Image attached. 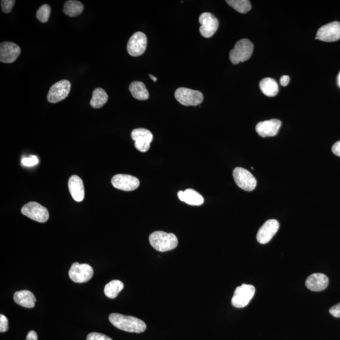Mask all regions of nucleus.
<instances>
[{
  "instance_id": "nucleus-9",
  "label": "nucleus",
  "mask_w": 340,
  "mask_h": 340,
  "mask_svg": "<svg viewBox=\"0 0 340 340\" xmlns=\"http://www.w3.org/2000/svg\"><path fill=\"white\" fill-rule=\"evenodd\" d=\"M71 90V83L66 79L57 82L51 86L48 94V100L52 103L59 102L66 98Z\"/></svg>"
},
{
  "instance_id": "nucleus-24",
  "label": "nucleus",
  "mask_w": 340,
  "mask_h": 340,
  "mask_svg": "<svg viewBox=\"0 0 340 340\" xmlns=\"http://www.w3.org/2000/svg\"><path fill=\"white\" fill-rule=\"evenodd\" d=\"M108 99L107 93L103 89L96 88L93 91L92 97L90 100V105L94 108H100L106 103Z\"/></svg>"
},
{
  "instance_id": "nucleus-32",
  "label": "nucleus",
  "mask_w": 340,
  "mask_h": 340,
  "mask_svg": "<svg viewBox=\"0 0 340 340\" xmlns=\"http://www.w3.org/2000/svg\"><path fill=\"white\" fill-rule=\"evenodd\" d=\"M9 321L4 314L0 315V332H5L8 331Z\"/></svg>"
},
{
  "instance_id": "nucleus-22",
  "label": "nucleus",
  "mask_w": 340,
  "mask_h": 340,
  "mask_svg": "<svg viewBox=\"0 0 340 340\" xmlns=\"http://www.w3.org/2000/svg\"><path fill=\"white\" fill-rule=\"evenodd\" d=\"M130 90L133 97L139 100H148L150 96L145 84L141 81H134L131 83Z\"/></svg>"
},
{
  "instance_id": "nucleus-28",
  "label": "nucleus",
  "mask_w": 340,
  "mask_h": 340,
  "mask_svg": "<svg viewBox=\"0 0 340 340\" xmlns=\"http://www.w3.org/2000/svg\"><path fill=\"white\" fill-rule=\"evenodd\" d=\"M51 12V7L49 5H43L40 7L37 12V19L42 23H46L48 22L50 17Z\"/></svg>"
},
{
  "instance_id": "nucleus-5",
  "label": "nucleus",
  "mask_w": 340,
  "mask_h": 340,
  "mask_svg": "<svg viewBox=\"0 0 340 340\" xmlns=\"http://www.w3.org/2000/svg\"><path fill=\"white\" fill-rule=\"evenodd\" d=\"M175 98L180 103L185 106H197L203 100L202 93L199 91L191 90L187 88H179L175 93Z\"/></svg>"
},
{
  "instance_id": "nucleus-31",
  "label": "nucleus",
  "mask_w": 340,
  "mask_h": 340,
  "mask_svg": "<svg viewBox=\"0 0 340 340\" xmlns=\"http://www.w3.org/2000/svg\"><path fill=\"white\" fill-rule=\"evenodd\" d=\"M22 163L24 166L31 167V166L36 165L37 164L39 163V159L36 156H31L29 158L22 159Z\"/></svg>"
},
{
  "instance_id": "nucleus-13",
  "label": "nucleus",
  "mask_w": 340,
  "mask_h": 340,
  "mask_svg": "<svg viewBox=\"0 0 340 340\" xmlns=\"http://www.w3.org/2000/svg\"><path fill=\"white\" fill-rule=\"evenodd\" d=\"M316 39L327 42L338 41L340 39L339 22H331L321 27L317 32Z\"/></svg>"
},
{
  "instance_id": "nucleus-4",
  "label": "nucleus",
  "mask_w": 340,
  "mask_h": 340,
  "mask_svg": "<svg viewBox=\"0 0 340 340\" xmlns=\"http://www.w3.org/2000/svg\"><path fill=\"white\" fill-rule=\"evenodd\" d=\"M255 294V288L252 285L243 284L236 289L232 300L233 306L243 308L248 306Z\"/></svg>"
},
{
  "instance_id": "nucleus-16",
  "label": "nucleus",
  "mask_w": 340,
  "mask_h": 340,
  "mask_svg": "<svg viewBox=\"0 0 340 340\" xmlns=\"http://www.w3.org/2000/svg\"><path fill=\"white\" fill-rule=\"evenodd\" d=\"M279 229V222L275 219L267 220L260 228L257 235V239L260 244L265 245L269 243Z\"/></svg>"
},
{
  "instance_id": "nucleus-23",
  "label": "nucleus",
  "mask_w": 340,
  "mask_h": 340,
  "mask_svg": "<svg viewBox=\"0 0 340 340\" xmlns=\"http://www.w3.org/2000/svg\"><path fill=\"white\" fill-rule=\"evenodd\" d=\"M260 88L265 95L273 97L279 92V86L275 79L265 78L260 82Z\"/></svg>"
},
{
  "instance_id": "nucleus-25",
  "label": "nucleus",
  "mask_w": 340,
  "mask_h": 340,
  "mask_svg": "<svg viewBox=\"0 0 340 340\" xmlns=\"http://www.w3.org/2000/svg\"><path fill=\"white\" fill-rule=\"evenodd\" d=\"M84 10L83 5L75 0H69L64 4V13L70 17H74L79 16Z\"/></svg>"
},
{
  "instance_id": "nucleus-15",
  "label": "nucleus",
  "mask_w": 340,
  "mask_h": 340,
  "mask_svg": "<svg viewBox=\"0 0 340 340\" xmlns=\"http://www.w3.org/2000/svg\"><path fill=\"white\" fill-rule=\"evenodd\" d=\"M21 53V48L14 42H4L0 44V61L2 63H13Z\"/></svg>"
},
{
  "instance_id": "nucleus-19",
  "label": "nucleus",
  "mask_w": 340,
  "mask_h": 340,
  "mask_svg": "<svg viewBox=\"0 0 340 340\" xmlns=\"http://www.w3.org/2000/svg\"><path fill=\"white\" fill-rule=\"evenodd\" d=\"M68 188L74 200L80 202L84 200V187L80 177L77 175L72 176L68 181Z\"/></svg>"
},
{
  "instance_id": "nucleus-33",
  "label": "nucleus",
  "mask_w": 340,
  "mask_h": 340,
  "mask_svg": "<svg viewBox=\"0 0 340 340\" xmlns=\"http://www.w3.org/2000/svg\"><path fill=\"white\" fill-rule=\"evenodd\" d=\"M329 313L334 317H338V318H340V303L334 305V306L331 307V308L329 309Z\"/></svg>"
},
{
  "instance_id": "nucleus-27",
  "label": "nucleus",
  "mask_w": 340,
  "mask_h": 340,
  "mask_svg": "<svg viewBox=\"0 0 340 340\" xmlns=\"http://www.w3.org/2000/svg\"><path fill=\"white\" fill-rule=\"evenodd\" d=\"M226 3L241 14H247L252 9L248 0H227Z\"/></svg>"
},
{
  "instance_id": "nucleus-3",
  "label": "nucleus",
  "mask_w": 340,
  "mask_h": 340,
  "mask_svg": "<svg viewBox=\"0 0 340 340\" xmlns=\"http://www.w3.org/2000/svg\"><path fill=\"white\" fill-rule=\"evenodd\" d=\"M254 45L248 39H243L235 44L230 51V59L232 63L237 64L248 60L252 56Z\"/></svg>"
},
{
  "instance_id": "nucleus-30",
  "label": "nucleus",
  "mask_w": 340,
  "mask_h": 340,
  "mask_svg": "<svg viewBox=\"0 0 340 340\" xmlns=\"http://www.w3.org/2000/svg\"><path fill=\"white\" fill-rule=\"evenodd\" d=\"M86 340H113L110 337L105 334L100 333V332H90L86 337Z\"/></svg>"
},
{
  "instance_id": "nucleus-38",
  "label": "nucleus",
  "mask_w": 340,
  "mask_h": 340,
  "mask_svg": "<svg viewBox=\"0 0 340 340\" xmlns=\"http://www.w3.org/2000/svg\"><path fill=\"white\" fill-rule=\"evenodd\" d=\"M149 76H150L151 79H153L154 81L156 82V81H157V78H156L155 76L151 75V74H150V75Z\"/></svg>"
},
{
  "instance_id": "nucleus-2",
  "label": "nucleus",
  "mask_w": 340,
  "mask_h": 340,
  "mask_svg": "<svg viewBox=\"0 0 340 340\" xmlns=\"http://www.w3.org/2000/svg\"><path fill=\"white\" fill-rule=\"evenodd\" d=\"M150 243L153 248L160 252H168L177 248L178 241L173 233L164 232H155L149 238Z\"/></svg>"
},
{
  "instance_id": "nucleus-29",
  "label": "nucleus",
  "mask_w": 340,
  "mask_h": 340,
  "mask_svg": "<svg viewBox=\"0 0 340 340\" xmlns=\"http://www.w3.org/2000/svg\"><path fill=\"white\" fill-rule=\"evenodd\" d=\"M16 1L14 0H2L1 7L2 11L6 14H9L12 11Z\"/></svg>"
},
{
  "instance_id": "nucleus-37",
  "label": "nucleus",
  "mask_w": 340,
  "mask_h": 340,
  "mask_svg": "<svg viewBox=\"0 0 340 340\" xmlns=\"http://www.w3.org/2000/svg\"><path fill=\"white\" fill-rule=\"evenodd\" d=\"M337 84H338V86L340 87V71H339V73L338 74V75H337Z\"/></svg>"
},
{
  "instance_id": "nucleus-34",
  "label": "nucleus",
  "mask_w": 340,
  "mask_h": 340,
  "mask_svg": "<svg viewBox=\"0 0 340 340\" xmlns=\"http://www.w3.org/2000/svg\"><path fill=\"white\" fill-rule=\"evenodd\" d=\"M332 152L335 155L340 156V141H337V142L334 143V145L332 146Z\"/></svg>"
},
{
  "instance_id": "nucleus-1",
  "label": "nucleus",
  "mask_w": 340,
  "mask_h": 340,
  "mask_svg": "<svg viewBox=\"0 0 340 340\" xmlns=\"http://www.w3.org/2000/svg\"><path fill=\"white\" fill-rule=\"evenodd\" d=\"M109 320L117 328L124 331L140 333L146 329L145 322L136 317L112 313L109 316Z\"/></svg>"
},
{
  "instance_id": "nucleus-7",
  "label": "nucleus",
  "mask_w": 340,
  "mask_h": 340,
  "mask_svg": "<svg viewBox=\"0 0 340 340\" xmlns=\"http://www.w3.org/2000/svg\"><path fill=\"white\" fill-rule=\"evenodd\" d=\"M22 214L35 221L44 223L48 221L49 218L48 210L44 206L36 202L27 203L22 207Z\"/></svg>"
},
{
  "instance_id": "nucleus-20",
  "label": "nucleus",
  "mask_w": 340,
  "mask_h": 340,
  "mask_svg": "<svg viewBox=\"0 0 340 340\" xmlns=\"http://www.w3.org/2000/svg\"><path fill=\"white\" fill-rule=\"evenodd\" d=\"M14 299L17 304L26 308H33L36 302L33 293L27 290L15 293Z\"/></svg>"
},
{
  "instance_id": "nucleus-12",
  "label": "nucleus",
  "mask_w": 340,
  "mask_h": 340,
  "mask_svg": "<svg viewBox=\"0 0 340 340\" xmlns=\"http://www.w3.org/2000/svg\"><path fill=\"white\" fill-rule=\"evenodd\" d=\"M131 137L135 141V147L139 151L145 153L150 150V144L153 140V136L150 131L146 129H136L131 133Z\"/></svg>"
},
{
  "instance_id": "nucleus-35",
  "label": "nucleus",
  "mask_w": 340,
  "mask_h": 340,
  "mask_svg": "<svg viewBox=\"0 0 340 340\" xmlns=\"http://www.w3.org/2000/svg\"><path fill=\"white\" fill-rule=\"evenodd\" d=\"M290 82V77L287 75H284L281 77L280 79V83L283 86H286L289 84Z\"/></svg>"
},
{
  "instance_id": "nucleus-36",
  "label": "nucleus",
  "mask_w": 340,
  "mask_h": 340,
  "mask_svg": "<svg viewBox=\"0 0 340 340\" xmlns=\"http://www.w3.org/2000/svg\"><path fill=\"white\" fill-rule=\"evenodd\" d=\"M26 340H38V336L36 331H31L28 332Z\"/></svg>"
},
{
  "instance_id": "nucleus-10",
  "label": "nucleus",
  "mask_w": 340,
  "mask_h": 340,
  "mask_svg": "<svg viewBox=\"0 0 340 340\" xmlns=\"http://www.w3.org/2000/svg\"><path fill=\"white\" fill-rule=\"evenodd\" d=\"M147 47V37L141 32H136L129 40L127 49L130 55L138 57L145 53Z\"/></svg>"
},
{
  "instance_id": "nucleus-14",
  "label": "nucleus",
  "mask_w": 340,
  "mask_h": 340,
  "mask_svg": "<svg viewBox=\"0 0 340 340\" xmlns=\"http://www.w3.org/2000/svg\"><path fill=\"white\" fill-rule=\"evenodd\" d=\"M111 184L116 188L124 191H133L140 185L138 178L130 175L118 174L111 178Z\"/></svg>"
},
{
  "instance_id": "nucleus-17",
  "label": "nucleus",
  "mask_w": 340,
  "mask_h": 340,
  "mask_svg": "<svg viewBox=\"0 0 340 340\" xmlns=\"http://www.w3.org/2000/svg\"><path fill=\"white\" fill-rule=\"evenodd\" d=\"M281 125V121L278 119L260 122L257 124L256 131L262 138L273 137L277 135Z\"/></svg>"
},
{
  "instance_id": "nucleus-6",
  "label": "nucleus",
  "mask_w": 340,
  "mask_h": 340,
  "mask_svg": "<svg viewBox=\"0 0 340 340\" xmlns=\"http://www.w3.org/2000/svg\"><path fill=\"white\" fill-rule=\"evenodd\" d=\"M233 178L237 185L243 190L251 192L257 187V182L249 171L241 167L236 168L233 170Z\"/></svg>"
},
{
  "instance_id": "nucleus-21",
  "label": "nucleus",
  "mask_w": 340,
  "mask_h": 340,
  "mask_svg": "<svg viewBox=\"0 0 340 340\" xmlns=\"http://www.w3.org/2000/svg\"><path fill=\"white\" fill-rule=\"evenodd\" d=\"M178 197L182 202L190 205H201L204 202V198L202 196L193 189L180 191L178 193Z\"/></svg>"
},
{
  "instance_id": "nucleus-11",
  "label": "nucleus",
  "mask_w": 340,
  "mask_h": 340,
  "mask_svg": "<svg viewBox=\"0 0 340 340\" xmlns=\"http://www.w3.org/2000/svg\"><path fill=\"white\" fill-rule=\"evenodd\" d=\"M198 21L201 25L199 28L200 33L205 38H210L214 36L219 27V21L216 17L208 12L201 15Z\"/></svg>"
},
{
  "instance_id": "nucleus-8",
  "label": "nucleus",
  "mask_w": 340,
  "mask_h": 340,
  "mask_svg": "<svg viewBox=\"0 0 340 340\" xmlns=\"http://www.w3.org/2000/svg\"><path fill=\"white\" fill-rule=\"evenodd\" d=\"M69 275L70 279L74 282H86L92 278L93 269L90 265L80 264L76 262L71 265L69 271Z\"/></svg>"
},
{
  "instance_id": "nucleus-18",
  "label": "nucleus",
  "mask_w": 340,
  "mask_h": 340,
  "mask_svg": "<svg viewBox=\"0 0 340 340\" xmlns=\"http://www.w3.org/2000/svg\"><path fill=\"white\" fill-rule=\"evenodd\" d=\"M329 284L328 278L326 275L316 273L310 275L306 279V285L307 289L314 292H319L326 289Z\"/></svg>"
},
{
  "instance_id": "nucleus-26",
  "label": "nucleus",
  "mask_w": 340,
  "mask_h": 340,
  "mask_svg": "<svg viewBox=\"0 0 340 340\" xmlns=\"http://www.w3.org/2000/svg\"><path fill=\"white\" fill-rule=\"evenodd\" d=\"M124 289V284L118 280H111L105 285L104 292L106 297L110 299H115L122 290Z\"/></svg>"
}]
</instances>
